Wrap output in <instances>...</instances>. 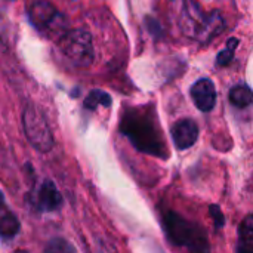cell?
<instances>
[{"label": "cell", "mask_w": 253, "mask_h": 253, "mask_svg": "<svg viewBox=\"0 0 253 253\" xmlns=\"http://www.w3.org/2000/svg\"><path fill=\"white\" fill-rule=\"evenodd\" d=\"M170 16L184 37L202 44L211 43L225 28L222 15L206 12L197 0H170Z\"/></svg>", "instance_id": "obj_1"}, {"label": "cell", "mask_w": 253, "mask_h": 253, "mask_svg": "<svg viewBox=\"0 0 253 253\" xmlns=\"http://www.w3.org/2000/svg\"><path fill=\"white\" fill-rule=\"evenodd\" d=\"M120 132L138 151L163 160L168 159L169 153L153 113L139 108L127 110L122 117Z\"/></svg>", "instance_id": "obj_2"}, {"label": "cell", "mask_w": 253, "mask_h": 253, "mask_svg": "<svg viewBox=\"0 0 253 253\" xmlns=\"http://www.w3.org/2000/svg\"><path fill=\"white\" fill-rule=\"evenodd\" d=\"M163 227L168 239L173 245L187 248L190 253H211L208 236L196 222L169 211L163 215Z\"/></svg>", "instance_id": "obj_3"}, {"label": "cell", "mask_w": 253, "mask_h": 253, "mask_svg": "<svg viewBox=\"0 0 253 253\" xmlns=\"http://www.w3.org/2000/svg\"><path fill=\"white\" fill-rule=\"evenodd\" d=\"M28 16L33 27L49 40L58 42L70 30L67 16L47 0H36L28 9Z\"/></svg>", "instance_id": "obj_4"}, {"label": "cell", "mask_w": 253, "mask_h": 253, "mask_svg": "<svg viewBox=\"0 0 253 253\" xmlns=\"http://www.w3.org/2000/svg\"><path fill=\"white\" fill-rule=\"evenodd\" d=\"M61 53L79 68H89L95 59L92 36L84 28L68 30L58 42Z\"/></svg>", "instance_id": "obj_5"}, {"label": "cell", "mask_w": 253, "mask_h": 253, "mask_svg": "<svg viewBox=\"0 0 253 253\" xmlns=\"http://www.w3.org/2000/svg\"><path fill=\"white\" fill-rule=\"evenodd\" d=\"M22 126L28 142L40 153L52 150L55 141L50 126L42 113V110L33 104H28L22 111Z\"/></svg>", "instance_id": "obj_6"}, {"label": "cell", "mask_w": 253, "mask_h": 253, "mask_svg": "<svg viewBox=\"0 0 253 253\" xmlns=\"http://www.w3.org/2000/svg\"><path fill=\"white\" fill-rule=\"evenodd\" d=\"M170 135L178 150H188L197 142L199 126L193 119H181L170 127Z\"/></svg>", "instance_id": "obj_7"}, {"label": "cell", "mask_w": 253, "mask_h": 253, "mask_svg": "<svg viewBox=\"0 0 253 253\" xmlns=\"http://www.w3.org/2000/svg\"><path fill=\"white\" fill-rule=\"evenodd\" d=\"M191 98L200 111H212L216 104V89L213 82L211 79H199L191 87Z\"/></svg>", "instance_id": "obj_8"}, {"label": "cell", "mask_w": 253, "mask_h": 253, "mask_svg": "<svg viewBox=\"0 0 253 253\" xmlns=\"http://www.w3.org/2000/svg\"><path fill=\"white\" fill-rule=\"evenodd\" d=\"M62 196L52 181H44L37 194V208L43 212H55L62 206Z\"/></svg>", "instance_id": "obj_9"}, {"label": "cell", "mask_w": 253, "mask_h": 253, "mask_svg": "<svg viewBox=\"0 0 253 253\" xmlns=\"http://www.w3.org/2000/svg\"><path fill=\"white\" fill-rule=\"evenodd\" d=\"M21 230L19 219L16 215L9 209L3 193L0 191V237L1 239H12Z\"/></svg>", "instance_id": "obj_10"}, {"label": "cell", "mask_w": 253, "mask_h": 253, "mask_svg": "<svg viewBox=\"0 0 253 253\" xmlns=\"http://www.w3.org/2000/svg\"><path fill=\"white\" fill-rule=\"evenodd\" d=\"M228 99L234 107L246 108L253 104V90L246 84H237L230 90Z\"/></svg>", "instance_id": "obj_11"}, {"label": "cell", "mask_w": 253, "mask_h": 253, "mask_svg": "<svg viewBox=\"0 0 253 253\" xmlns=\"http://www.w3.org/2000/svg\"><path fill=\"white\" fill-rule=\"evenodd\" d=\"M110 107L111 105V96L104 92V90H99V89H95L92 90L86 99H84V108L87 110H96L98 107Z\"/></svg>", "instance_id": "obj_12"}, {"label": "cell", "mask_w": 253, "mask_h": 253, "mask_svg": "<svg viewBox=\"0 0 253 253\" xmlns=\"http://www.w3.org/2000/svg\"><path fill=\"white\" fill-rule=\"evenodd\" d=\"M239 239L245 248L253 251V215H248L239 227Z\"/></svg>", "instance_id": "obj_13"}, {"label": "cell", "mask_w": 253, "mask_h": 253, "mask_svg": "<svg viewBox=\"0 0 253 253\" xmlns=\"http://www.w3.org/2000/svg\"><path fill=\"white\" fill-rule=\"evenodd\" d=\"M44 253H77V252H76L74 246H73L70 242H67L65 239H62V237H55V239H52V240L46 245V248H44Z\"/></svg>", "instance_id": "obj_14"}, {"label": "cell", "mask_w": 253, "mask_h": 253, "mask_svg": "<svg viewBox=\"0 0 253 253\" xmlns=\"http://www.w3.org/2000/svg\"><path fill=\"white\" fill-rule=\"evenodd\" d=\"M237 46H239V40H237L236 37L230 39V40L227 42V47L218 53L216 64H218L219 67H227V65H230V62H231L233 58H234V52H236Z\"/></svg>", "instance_id": "obj_15"}, {"label": "cell", "mask_w": 253, "mask_h": 253, "mask_svg": "<svg viewBox=\"0 0 253 253\" xmlns=\"http://www.w3.org/2000/svg\"><path fill=\"white\" fill-rule=\"evenodd\" d=\"M209 212L212 215V219H213V224L216 228H222L225 225V218H224V213L221 211V208L218 205H212L209 208Z\"/></svg>", "instance_id": "obj_16"}, {"label": "cell", "mask_w": 253, "mask_h": 253, "mask_svg": "<svg viewBox=\"0 0 253 253\" xmlns=\"http://www.w3.org/2000/svg\"><path fill=\"white\" fill-rule=\"evenodd\" d=\"M4 44H6V34H4V27H3L1 18H0V46H4Z\"/></svg>", "instance_id": "obj_17"}, {"label": "cell", "mask_w": 253, "mask_h": 253, "mask_svg": "<svg viewBox=\"0 0 253 253\" xmlns=\"http://www.w3.org/2000/svg\"><path fill=\"white\" fill-rule=\"evenodd\" d=\"M236 252L237 253H253L252 249H249V248H245V246H239L237 249H236Z\"/></svg>", "instance_id": "obj_18"}, {"label": "cell", "mask_w": 253, "mask_h": 253, "mask_svg": "<svg viewBox=\"0 0 253 253\" xmlns=\"http://www.w3.org/2000/svg\"><path fill=\"white\" fill-rule=\"evenodd\" d=\"M15 253H28V252H27V251H16Z\"/></svg>", "instance_id": "obj_19"}]
</instances>
